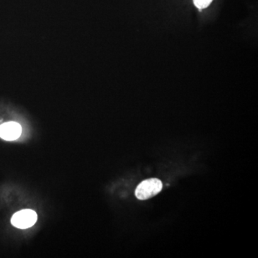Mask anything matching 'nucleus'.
I'll list each match as a JSON object with an SVG mask.
<instances>
[{
	"label": "nucleus",
	"mask_w": 258,
	"mask_h": 258,
	"mask_svg": "<svg viewBox=\"0 0 258 258\" xmlns=\"http://www.w3.org/2000/svg\"><path fill=\"white\" fill-rule=\"evenodd\" d=\"M162 187V183L159 179L154 178V179L144 180L137 186L135 195L139 200H148L160 192Z\"/></svg>",
	"instance_id": "obj_1"
},
{
	"label": "nucleus",
	"mask_w": 258,
	"mask_h": 258,
	"mask_svg": "<svg viewBox=\"0 0 258 258\" xmlns=\"http://www.w3.org/2000/svg\"><path fill=\"white\" fill-rule=\"evenodd\" d=\"M37 220L36 212L32 210H20L13 215L11 219L12 225L19 229H28L32 227Z\"/></svg>",
	"instance_id": "obj_2"
},
{
	"label": "nucleus",
	"mask_w": 258,
	"mask_h": 258,
	"mask_svg": "<svg viewBox=\"0 0 258 258\" xmlns=\"http://www.w3.org/2000/svg\"><path fill=\"white\" fill-rule=\"evenodd\" d=\"M21 134V125L16 122H8L0 125V137L5 141L12 142L16 140Z\"/></svg>",
	"instance_id": "obj_3"
},
{
	"label": "nucleus",
	"mask_w": 258,
	"mask_h": 258,
	"mask_svg": "<svg viewBox=\"0 0 258 258\" xmlns=\"http://www.w3.org/2000/svg\"><path fill=\"white\" fill-rule=\"evenodd\" d=\"M212 0H194L195 6L199 9H205L211 4Z\"/></svg>",
	"instance_id": "obj_4"
}]
</instances>
